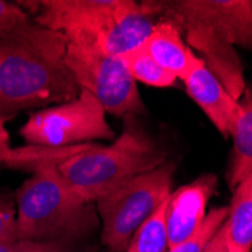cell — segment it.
<instances>
[{"mask_svg": "<svg viewBox=\"0 0 252 252\" xmlns=\"http://www.w3.org/2000/svg\"><path fill=\"white\" fill-rule=\"evenodd\" d=\"M68 39L31 18L0 33V117L50 107L79 97L80 88L66 66Z\"/></svg>", "mask_w": 252, "mask_h": 252, "instance_id": "cell-1", "label": "cell"}, {"mask_svg": "<svg viewBox=\"0 0 252 252\" xmlns=\"http://www.w3.org/2000/svg\"><path fill=\"white\" fill-rule=\"evenodd\" d=\"M156 15L172 21L186 44L237 101L245 94L243 65L236 45L252 50L251 0L150 2Z\"/></svg>", "mask_w": 252, "mask_h": 252, "instance_id": "cell-2", "label": "cell"}, {"mask_svg": "<svg viewBox=\"0 0 252 252\" xmlns=\"http://www.w3.org/2000/svg\"><path fill=\"white\" fill-rule=\"evenodd\" d=\"M33 5L38 25L63 33L68 42L93 44L112 56L142 45L156 25L148 2L41 0Z\"/></svg>", "mask_w": 252, "mask_h": 252, "instance_id": "cell-3", "label": "cell"}, {"mask_svg": "<svg viewBox=\"0 0 252 252\" xmlns=\"http://www.w3.org/2000/svg\"><path fill=\"white\" fill-rule=\"evenodd\" d=\"M17 189V223L21 240L68 246L98 228L97 210L61 175L56 163L38 165Z\"/></svg>", "mask_w": 252, "mask_h": 252, "instance_id": "cell-4", "label": "cell"}, {"mask_svg": "<svg viewBox=\"0 0 252 252\" xmlns=\"http://www.w3.org/2000/svg\"><path fill=\"white\" fill-rule=\"evenodd\" d=\"M166 163V153L134 115L124 117L123 133L107 147L91 145L58 165L83 199L97 202L134 177Z\"/></svg>", "mask_w": 252, "mask_h": 252, "instance_id": "cell-5", "label": "cell"}, {"mask_svg": "<svg viewBox=\"0 0 252 252\" xmlns=\"http://www.w3.org/2000/svg\"><path fill=\"white\" fill-rule=\"evenodd\" d=\"M174 171L175 166L166 162L97 201L101 242L110 252H126L141 225L169 198Z\"/></svg>", "mask_w": 252, "mask_h": 252, "instance_id": "cell-6", "label": "cell"}, {"mask_svg": "<svg viewBox=\"0 0 252 252\" xmlns=\"http://www.w3.org/2000/svg\"><path fill=\"white\" fill-rule=\"evenodd\" d=\"M65 62L79 88L94 95L106 113L124 118L147 112L137 85L120 56L107 55L93 44L68 42Z\"/></svg>", "mask_w": 252, "mask_h": 252, "instance_id": "cell-7", "label": "cell"}, {"mask_svg": "<svg viewBox=\"0 0 252 252\" xmlns=\"http://www.w3.org/2000/svg\"><path fill=\"white\" fill-rule=\"evenodd\" d=\"M106 115L97 98L80 89L77 98L32 113L20 128V134L29 145L45 148H65L113 139L115 131L109 126Z\"/></svg>", "mask_w": 252, "mask_h": 252, "instance_id": "cell-8", "label": "cell"}, {"mask_svg": "<svg viewBox=\"0 0 252 252\" xmlns=\"http://www.w3.org/2000/svg\"><path fill=\"white\" fill-rule=\"evenodd\" d=\"M216 185V175L207 174L171 192L165 212L169 248L188 240L201 228L205 219V209L215 193Z\"/></svg>", "mask_w": 252, "mask_h": 252, "instance_id": "cell-9", "label": "cell"}, {"mask_svg": "<svg viewBox=\"0 0 252 252\" xmlns=\"http://www.w3.org/2000/svg\"><path fill=\"white\" fill-rule=\"evenodd\" d=\"M183 83L190 98L204 110L220 134L223 137L231 136L239 118L240 104L204 65L198 55Z\"/></svg>", "mask_w": 252, "mask_h": 252, "instance_id": "cell-10", "label": "cell"}, {"mask_svg": "<svg viewBox=\"0 0 252 252\" xmlns=\"http://www.w3.org/2000/svg\"><path fill=\"white\" fill-rule=\"evenodd\" d=\"M142 45L163 70L181 80L190 71L196 58L180 29L166 18H160L156 23Z\"/></svg>", "mask_w": 252, "mask_h": 252, "instance_id": "cell-11", "label": "cell"}, {"mask_svg": "<svg viewBox=\"0 0 252 252\" xmlns=\"http://www.w3.org/2000/svg\"><path fill=\"white\" fill-rule=\"evenodd\" d=\"M225 231L230 252H251L252 248V174L233 189Z\"/></svg>", "mask_w": 252, "mask_h": 252, "instance_id": "cell-12", "label": "cell"}, {"mask_svg": "<svg viewBox=\"0 0 252 252\" xmlns=\"http://www.w3.org/2000/svg\"><path fill=\"white\" fill-rule=\"evenodd\" d=\"M240 112L233 131V153L228 169V185L234 189L252 174V93L245 91L239 100Z\"/></svg>", "mask_w": 252, "mask_h": 252, "instance_id": "cell-13", "label": "cell"}, {"mask_svg": "<svg viewBox=\"0 0 252 252\" xmlns=\"http://www.w3.org/2000/svg\"><path fill=\"white\" fill-rule=\"evenodd\" d=\"M120 58L134 82H142L154 88H168L172 86L177 80L175 76L163 70L150 56V53L144 49V45H139V47L121 55Z\"/></svg>", "mask_w": 252, "mask_h": 252, "instance_id": "cell-14", "label": "cell"}, {"mask_svg": "<svg viewBox=\"0 0 252 252\" xmlns=\"http://www.w3.org/2000/svg\"><path fill=\"white\" fill-rule=\"evenodd\" d=\"M166 202L168 199L141 225L126 252H166L169 249L165 223Z\"/></svg>", "mask_w": 252, "mask_h": 252, "instance_id": "cell-15", "label": "cell"}, {"mask_svg": "<svg viewBox=\"0 0 252 252\" xmlns=\"http://www.w3.org/2000/svg\"><path fill=\"white\" fill-rule=\"evenodd\" d=\"M5 123L6 121L0 117V165L23 169L33 168L41 158V148L32 145L26 148H12Z\"/></svg>", "mask_w": 252, "mask_h": 252, "instance_id": "cell-16", "label": "cell"}, {"mask_svg": "<svg viewBox=\"0 0 252 252\" xmlns=\"http://www.w3.org/2000/svg\"><path fill=\"white\" fill-rule=\"evenodd\" d=\"M226 216H228L226 207H219V209L210 210L207 215H205V219H204L201 228L192 237L178 243L174 248H169L166 252H202V249L207 246V243L220 228V225L226 220Z\"/></svg>", "mask_w": 252, "mask_h": 252, "instance_id": "cell-17", "label": "cell"}, {"mask_svg": "<svg viewBox=\"0 0 252 252\" xmlns=\"http://www.w3.org/2000/svg\"><path fill=\"white\" fill-rule=\"evenodd\" d=\"M20 239L17 223L15 195L9 192L0 193V243L17 242Z\"/></svg>", "mask_w": 252, "mask_h": 252, "instance_id": "cell-18", "label": "cell"}, {"mask_svg": "<svg viewBox=\"0 0 252 252\" xmlns=\"http://www.w3.org/2000/svg\"><path fill=\"white\" fill-rule=\"evenodd\" d=\"M31 20V14L18 3L0 0V33Z\"/></svg>", "mask_w": 252, "mask_h": 252, "instance_id": "cell-19", "label": "cell"}, {"mask_svg": "<svg viewBox=\"0 0 252 252\" xmlns=\"http://www.w3.org/2000/svg\"><path fill=\"white\" fill-rule=\"evenodd\" d=\"M0 252H71L68 246L56 243H41L31 240H17L0 243Z\"/></svg>", "mask_w": 252, "mask_h": 252, "instance_id": "cell-20", "label": "cell"}, {"mask_svg": "<svg viewBox=\"0 0 252 252\" xmlns=\"http://www.w3.org/2000/svg\"><path fill=\"white\" fill-rule=\"evenodd\" d=\"M230 248H228V240H226V231H225V222L220 225L219 230L215 233V236L210 239V242L207 243L202 249V252H228Z\"/></svg>", "mask_w": 252, "mask_h": 252, "instance_id": "cell-21", "label": "cell"}, {"mask_svg": "<svg viewBox=\"0 0 252 252\" xmlns=\"http://www.w3.org/2000/svg\"><path fill=\"white\" fill-rule=\"evenodd\" d=\"M228 252H230V251H228Z\"/></svg>", "mask_w": 252, "mask_h": 252, "instance_id": "cell-22", "label": "cell"}]
</instances>
